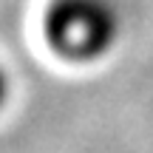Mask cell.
Segmentation results:
<instances>
[{"instance_id": "7a4b0ae2", "label": "cell", "mask_w": 153, "mask_h": 153, "mask_svg": "<svg viewBox=\"0 0 153 153\" xmlns=\"http://www.w3.org/2000/svg\"><path fill=\"white\" fill-rule=\"evenodd\" d=\"M3 99H6V74L0 71V105H3Z\"/></svg>"}, {"instance_id": "6da1fadb", "label": "cell", "mask_w": 153, "mask_h": 153, "mask_svg": "<svg viewBox=\"0 0 153 153\" xmlns=\"http://www.w3.org/2000/svg\"><path fill=\"white\" fill-rule=\"evenodd\" d=\"M45 37L57 54L91 60L116 37V17L105 0H54L45 17Z\"/></svg>"}]
</instances>
